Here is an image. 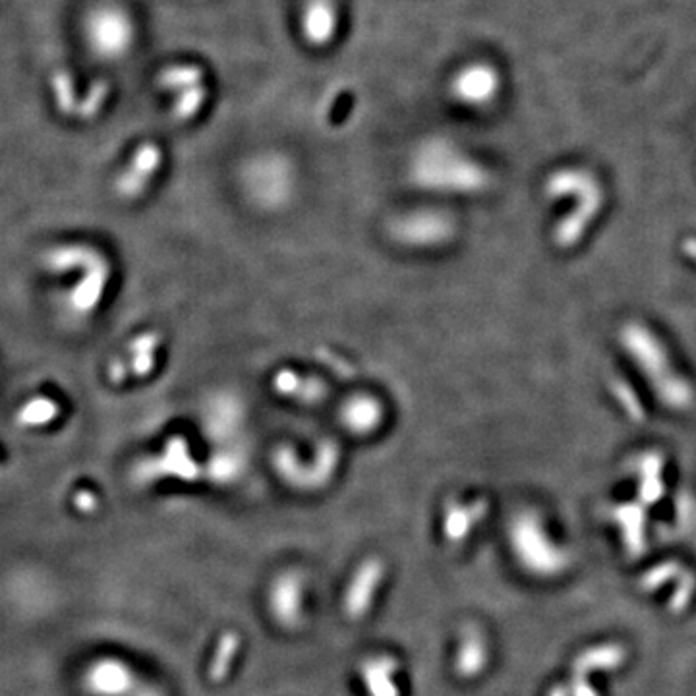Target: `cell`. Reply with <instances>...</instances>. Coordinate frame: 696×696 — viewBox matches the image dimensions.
<instances>
[{
    "label": "cell",
    "instance_id": "6da1fadb",
    "mask_svg": "<svg viewBox=\"0 0 696 696\" xmlns=\"http://www.w3.org/2000/svg\"><path fill=\"white\" fill-rule=\"evenodd\" d=\"M410 182L437 196H476L490 184V174L476 159L447 139H430L414 151Z\"/></svg>",
    "mask_w": 696,
    "mask_h": 696
},
{
    "label": "cell",
    "instance_id": "7a4b0ae2",
    "mask_svg": "<svg viewBox=\"0 0 696 696\" xmlns=\"http://www.w3.org/2000/svg\"><path fill=\"white\" fill-rule=\"evenodd\" d=\"M619 341L665 409L683 412L695 404V389L673 368L670 353L652 329L642 321H627Z\"/></svg>",
    "mask_w": 696,
    "mask_h": 696
},
{
    "label": "cell",
    "instance_id": "3957f363",
    "mask_svg": "<svg viewBox=\"0 0 696 696\" xmlns=\"http://www.w3.org/2000/svg\"><path fill=\"white\" fill-rule=\"evenodd\" d=\"M546 196L549 199L574 197L573 209L554 227V242L561 250L577 247L586 230L596 221L602 207L606 204L604 189L598 179L586 169H559L549 174L546 181Z\"/></svg>",
    "mask_w": 696,
    "mask_h": 696
},
{
    "label": "cell",
    "instance_id": "277c9868",
    "mask_svg": "<svg viewBox=\"0 0 696 696\" xmlns=\"http://www.w3.org/2000/svg\"><path fill=\"white\" fill-rule=\"evenodd\" d=\"M507 534L516 563L530 577L554 581L571 569V551L549 534L544 518L533 509L516 513L509 523Z\"/></svg>",
    "mask_w": 696,
    "mask_h": 696
},
{
    "label": "cell",
    "instance_id": "5b68a950",
    "mask_svg": "<svg viewBox=\"0 0 696 696\" xmlns=\"http://www.w3.org/2000/svg\"><path fill=\"white\" fill-rule=\"evenodd\" d=\"M242 190L258 209L277 212L295 196V171L283 157H260L242 172Z\"/></svg>",
    "mask_w": 696,
    "mask_h": 696
},
{
    "label": "cell",
    "instance_id": "8992f818",
    "mask_svg": "<svg viewBox=\"0 0 696 696\" xmlns=\"http://www.w3.org/2000/svg\"><path fill=\"white\" fill-rule=\"evenodd\" d=\"M457 232V223L442 209L420 207L397 215L389 225V237L407 250H440L447 247Z\"/></svg>",
    "mask_w": 696,
    "mask_h": 696
},
{
    "label": "cell",
    "instance_id": "52a82bcc",
    "mask_svg": "<svg viewBox=\"0 0 696 696\" xmlns=\"http://www.w3.org/2000/svg\"><path fill=\"white\" fill-rule=\"evenodd\" d=\"M88 37L91 49L98 50L103 57H121L130 47L134 37L130 18L123 10L99 9L88 20Z\"/></svg>",
    "mask_w": 696,
    "mask_h": 696
},
{
    "label": "cell",
    "instance_id": "ba28073f",
    "mask_svg": "<svg viewBox=\"0 0 696 696\" xmlns=\"http://www.w3.org/2000/svg\"><path fill=\"white\" fill-rule=\"evenodd\" d=\"M609 518L619 530L623 549L627 551V556L632 559L642 556L648 548L647 507L639 501L617 503L609 509Z\"/></svg>",
    "mask_w": 696,
    "mask_h": 696
},
{
    "label": "cell",
    "instance_id": "9c48e42d",
    "mask_svg": "<svg viewBox=\"0 0 696 696\" xmlns=\"http://www.w3.org/2000/svg\"><path fill=\"white\" fill-rule=\"evenodd\" d=\"M498 88H500V78L492 66H467L453 80V95L470 107L488 105L495 98Z\"/></svg>",
    "mask_w": 696,
    "mask_h": 696
},
{
    "label": "cell",
    "instance_id": "30bf717a",
    "mask_svg": "<svg viewBox=\"0 0 696 696\" xmlns=\"http://www.w3.org/2000/svg\"><path fill=\"white\" fill-rule=\"evenodd\" d=\"M664 455L660 450H642L631 463V475L637 478V501L644 507L655 505L665 495Z\"/></svg>",
    "mask_w": 696,
    "mask_h": 696
},
{
    "label": "cell",
    "instance_id": "8fae6325",
    "mask_svg": "<svg viewBox=\"0 0 696 696\" xmlns=\"http://www.w3.org/2000/svg\"><path fill=\"white\" fill-rule=\"evenodd\" d=\"M627 648L621 642H600L592 647L584 648L573 658V675H582V677H592L594 673H612L619 672L625 662H627Z\"/></svg>",
    "mask_w": 696,
    "mask_h": 696
},
{
    "label": "cell",
    "instance_id": "7c38bea8",
    "mask_svg": "<svg viewBox=\"0 0 696 696\" xmlns=\"http://www.w3.org/2000/svg\"><path fill=\"white\" fill-rule=\"evenodd\" d=\"M134 673L126 664L116 660H103L91 664L85 673V687L93 696H123L134 687Z\"/></svg>",
    "mask_w": 696,
    "mask_h": 696
},
{
    "label": "cell",
    "instance_id": "4fadbf2b",
    "mask_svg": "<svg viewBox=\"0 0 696 696\" xmlns=\"http://www.w3.org/2000/svg\"><path fill=\"white\" fill-rule=\"evenodd\" d=\"M341 422L354 435L374 434L386 422V409L381 402L369 395H356L344 402L341 409Z\"/></svg>",
    "mask_w": 696,
    "mask_h": 696
},
{
    "label": "cell",
    "instance_id": "5bb4252c",
    "mask_svg": "<svg viewBox=\"0 0 696 696\" xmlns=\"http://www.w3.org/2000/svg\"><path fill=\"white\" fill-rule=\"evenodd\" d=\"M161 164V151L157 146L146 144L144 148L138 149V153L134 156L130 164V171L121 176L118 181V192L123 197H136L144 194L148 189V181L156 174L157 169Z\"/></svg>",
    "mask_w": 696,
    "mask_h": 696
},
{
    "label": "cell",
    "instance_id": "9a60e30c",
    "mask_svg": "<svg viewBox=\"0 0 696 696\" xmlns=\"http://www.w3.org/2000/svg\"><path fill=\"white\" fill-rule=\"evenodd\" d=\"M304 37L320 47L328 45L336 32V10L331 0H308L303 16Z\"/></svg>",
    "mask_w": 696,
    "mask_h": 696
},
{
    "label": "cell",
    "instance_id": "2e32d148",
    "mask_svg": "<svg viewBox=\"0 0 696 696\" xmlns=\"http://www.w3.org/2000/svg\"><path fill=\"white\" fill-rule=\"evenodd\" d=\"M271 609L277 621L285 625H295L298 621L303 612V584L296 577L288 574L275 582L271 592Z\"/></svg>",
    "mask_w": 696,
    "mask_h": 696
},
{
    "label": "cell",
    "instance_id": "e0dca14e",
    "mask_svg": "<svg viewBox=\"0 0 696 696\" xmlns=\"http://www.w3.org/2000/svg\"><path fill=\"white\" fill-rule=\"evenodd\" d=\"M486 513L488 505L482 500L475 503H450L445 511L443 528L450 540H463L475 530L478 523H482Z\"/></svg>",
    "mask_w": 696,
    "mask_h": 696
},
{
    "label": "cell",
    "instance_id": "ac0fdd59",
    "mask_svg": "<svg viewBox=\"0 0 696 696\" xmlns=\"http://www.w3.org/2000/svg\"><path fill=\"white\" fill-rule=\"evenodd\" d=\"M488 644L480 631L470 629V631L460 640L459 650H457V672L463 677H476L486 670L488 665Z\"/></svg>",
    "mask_w": 696,
    "mask_h": 696
},
{
    "label": "cell",
    "instance_id": "d6986e66",
    "mask_svg": "<svg viewBox=\"0 0 696 696\" xmlns=\"http://www.w3.org/2000/svg\"><path fill=\"white\" fill-rule=\"evenodd\" d=\"M379 579H381V567H379V563L369 561V563L362 567L358 574L354 577V581L351 582V584H356V586H362V589L349 586V592H346V609H349V614L362 615L368 612L369 600H374Z\"/></svg>",
    "mask_w": 696,
    "mask_h": 696
},
{
    "label": "cell",
    "instance_id": "ffe728a7",
    "mask_svg": "<svg viewBox=\"0 0 696 696\" xmlns=\"http://www.w3.org/2000/svg\"><path fill=\"white\" fill-rule=\"evenodd\" d=\"M687 567L680 563L677 559H665L647 569L639 577V589L644 594H655L664 590L665 584L680 581L683 574L687 573Z\"/></svg>",
    "mask_w": 696,
    "mask_h": 696
},
{
    "label": "cell",
    "instance_id": "44dd1931",
    "mask_svg": "<svg viewBox=\"0 0 696 696\" xmlns=\"http://www.w3.org/2000/svg\"><path fill=\"white\" fill-rule=\"evenodd\" d=\"M609 389L614 393L615 401L621 407L623 412L627 414L632 422H642L644 420V407L640 402L639 395L632 391L631 386L627 381H623L619 377L612 379Z\"/></svg>",
    "mask_w": 696,
    "mask_h": 696
},
{
    "label": "cell",
    "instance_id": "7402d4cb",
    "mask_svg": "<svg viewBox=\"0 0 696 696\" xmlns=\"http://www.w3.org/2000/svg\"><path fill=\"white\" fill-rule=\"evenodd\" d=\"M204 72L197 66H172L161 76V85L167 90H189L202 82Z\"/></svg>",
    "mask_w": 696,
    "mask_h": 696
},
{
    "label": "cell",
    "instance_id": "603a6c76",
    "mask_svg": "<svg viewBox=\"0 0 696 696\" xmlns=\"http://www.w3.org/2000/svg\"><path fill=\"white\" fill-rule=\"evenodd\" d=\"M204 101L205 90L202 85H194L182 91L181 98L176 99V105H174V116L181 121H189L196 115L199 107L204 105Z\"/></svg>",
    "mask_w": 696,
    "mask_h": 696
},
{
    "label": "cell",
    "instance_id": "cb8c5ba5",
    "mask_svg": "<svg viewBox=\"0 0 696 696\" xmlns=\"http://www.w3.org/2000/svg\"><path fill=\"white\" fill-rule=\"evenodd\" d=\"M567 687L571 696H600L598 688L592 685L590 677H582V675H573Z\"/></svg>",
    "mask_w": 696,
    "mask_h": 696
},
{
    "label": "cell",
    "instance_id": "d4e9b609",
    "mask_svg": "<svg viewBox=\"0 0 696 696\" xmlns=\"http://www.w3.org/2000/svg\"><path fill=\"white\" fill-rule=\"evenodd\" d=\"M681 250H683V254L687 255L691 262L696 263V238L695 237L685 238V240H683V247H681Z\"/></svg>",
    "mask_w": 696,
    "mask_h": 696
},
{
    "label": "cell",
    "instance_id": "484cf974",
    "mask_svg": "<svg viewBox=\"0 0 696 696\" xmlns=\"http://www.w3.org/2000/svg\"><path fill=\"white\" fill-rule=\"evenodd\" d=\"M548 696H571V693H569L567 685H556V687L549 691Z\"/></svg>",
    "mask_w": 696,
    "mask_h": 696
}]
</instances>
